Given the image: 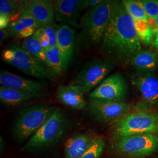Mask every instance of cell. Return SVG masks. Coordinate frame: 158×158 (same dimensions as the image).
I'll return each mask as SVG.
<instances>
[{
    "instance_id": "f1b7e54d",
    "label": "cell",
    "mask_w": 158,
    "mask_h": 158,
    "mask_svg": "<svg viewBox=\"0 0 158 158\" xmlns=\"http://www.w3.org/2000/svg\"><path fill=\"white\" fill-rule=\"evenodd\" d=\"M33 35L37 40H38L40 45H42L43 48L46 51H48L50 49L49 40L48 39L47 36L43 32V31H42L40 28L38 29H37Z\"/></svg>"
},
{
    "instance_id": "d4e9b609",
    "label": "cell",
    "mask_w": 158,
    "mask_h": 158,
    "mask_svg": "<svg viewBox=\"0 0 158 158\" xmlns=\"http://www.w3.org/2000/svg\"><path fill=\"white\" fill-rule=\"evenodd\" d=\"M123 2L130 15L134 19H141L148 21V18L143 6L139 1L124 0Z\"/></svg>"
},
{
    "instance_id": "603a6c76",
    "label": "cell",
    "mask_w": 158,
    "mask_h": 158,
    "mask_svg": "<svg viewBox=\"0 0 158 158\" xmlns=\"http://www.w3.org/2000/svg\"><path fill=\"white\" fill-rule=\"evenodd\" d=\"M136 31L141 42L149 45L152 42L155 32L149 27L147 21L141 19H134Z\"/></svg>"
},
{
    "instance_id": "8fae6325",
    "label": "cell",
    "mask_w": 158,
    "mask_h": 158,
    "mask_svg": "<svg viewBox=\"0 0 158 158\" xmlns=\"http://www.w3.org/2000/svg\"><path fill=\"white\" fill-rule=\"evenodd\" d=\"M0 84L5 87L32 94L38 98L44 96L48 87V83L44 80L26 79L2 69L0 72Z\"/></svg>"
},
{
    "instance_id": "83f0119b",
    "label": "cell",
    "mask_w": 158,
    "mask_h": 158,
    "mask_svg": "<svg viewBox=\"0 0 158 158\" xmlns=\"http://www.w3.org/2000/svg\"><path fill=\"white\" fill-rule=\"evenodd\" d=\"M139 1L143 6L148 19H156L158 16V1L139 0Z\"/></svg>"
},
{
    "instance_id": "9c48e42d",
    "label": "cell",
    "mask_w": 158,
    "mask_h": 158,
    "mask_svg": "<svg viewBox=\"0 0 158 158\" xmlns=\"http://www.w3.org/2000/svg\"><path fill=\"white\" fill-rule=\"evenodd\" d=\"M128 94V86L124 78L117 72L105 79L89 94L90 100L124 102Z\"/></svg>"
},
{
    "instance_id": "484cf974",
    "label": "cell",
    "mask_w": 158,
    "mask_h": 158,
    "mask_svg": "<svg viewBox=\"0 0 158 158\" xmlns=\"http://www.w3.org/2000/svg\"><path fill=\"white\" fill-rule=\"evenodd\" d=\"M106 146L104 139L101 136H97L90 148L79 158H100Z\"/></svg>"
},
{
    "instance_id": "8992f818",
    "label": "cell",
    "mask_w": 158,
    "mask_h": 158,
    "mask_svg": "<svg viewBox=\"0 0 158 158\" xmlns=\"http://www.w3.org/2000/svg\"><path fill=\"white\" fill-rule=\"evenodd\" d=\"M2 60L28 76L54 81L56 76L49 68L21 46H13L2 53Z\"/></svg>"
},
{
    "instance_id": "44dd1931",
    "label": "cell",
    "mask_w": 158,
    "mask_h": 158,
    "mask_svg": "<svg viewBox=\"0 0 158 158\" xmlns=\"http://www.w3.org/2000/svg\"><path fill=\"white\" fill-rule=\"evenodd\" d=\"M21 47L35 57L48 68L46 58V51L43 48L40 42L34 35L23 41Z\"/></svg>"
},
{
    "instance_id": "7a4b0ae2",
    "label": "cell",
    "mask_w": 158,
    "mask_h": 158,
    "mask_svg": "<svg viewBox=\"0 0 158 158\" xmlns=\"http://www.w3.org/2000/svg\"><path fill=\"white\" fill-rule=\"evenodd\" d=\"M113 1L102 0L97 6L85 12L80 21L81 37L91 46L101 45L103 35L109 21Z\"/></svg>"
},
{
    "instance_id": "cb8c5ba5",
    "label": "cell",
    "mask_w": 158,
    "mask_h": 158,
    "mask_svg": "<svg viewBox=\"0 0 158 158\" xmlns=\"http://www.w3.org/2000/svg\"><path fill=\"white\" fill-rule=\"evenodd\" d=\"M23 2V1L12 0H1L0 16L8 17L11 20L18 13L21 15Z\"/></svg>"
},
{
    "instance_id": "7402d4cb",
    "label": "cell",
    "mask_w": 158,
    "mask_h": 158,
    "mask_svg": "<svg viewBox=\"0 0 158 158\" xmlns=\"http://www.w3.org/2000/svg\"><path fill=\"white\" fill-rule=\"evenodd\" d=\"M46 58L48 68L56 76L62 73L66 69L61 53L57 46L46 51Z\"/></svg>"
},
{
    "instance_id": "3957f363",
    "label": "cell",
    "mask_w": 158,
    "mask_h": 158,
    "mask_svg": "<svg viewBox=\"0 0 158 158\" xmlns=\"http://www.w3.org/2000/svg\"><path fill=\"white\" fill-rule=\"evenodd\" d=\"M56 108L46 104H36L21 109L14 121L13 133L17 140L29 139L51 117Z\"/></svg>"
},
{
    "instance_id": "d6986e66",
    "label": "cell",
    "mask_w": 158,
    "mask_h": 158,
    "mask_svg": "<svg viewBox=\"0 0 158 158\" xmlns=\"http://www.w3.org/2000/svg\"><path fill=\"white\" fill-rule=\"evenodd\" d=\"M158 55L149 50H141L132 58L130 64L139 72L152 73L157 68Z\"/></svg>"
},
{
    "instance_id": "52a82bcc",
    "label": "cell",
    "mask_w": 158,
    "mask_h": 158,
    "mask_svg": "<svg viewBox=\"0 0 158 158\" xmlns=\"http://www.w3.org/2000/svg\"><path fill=\"white\" fill-rule=\"evenodd\" d=\"M116 66V63L106 59L94 58L85 63L70 84L79 86L85 94L95 89Z\"/></svg>"
},
{
    "instance_id": "6da1fadb",
    "label": "cell",
    "mask_w": 158,
    "mask_h": 158,
    "mask_svg": "<svg viewBox=\"0 0 158 158\" xmlns=\"http://www.w3.org/2000/svg\"><path fill=\"white\" fill-rule=\"evenodd\" d=\"M141 48L134 19L123 1H113L111 16L100 45L102 55L125 66Z\"/></svg>"
},
{
    "instance_id": "f546056e",
    "label": "cell",
    "mask_w": 158,
    "mask_h": 158,
    "mask_svg": "<svg viewBox=\"0 0 158 158\" xmlns=\"http://www.w3.org/2000/svg\"><path fill=\"white\" fill-rule=\"evenodd\" d=\"M102 0H83L85 9H91L97 6L102 2Z\"/></svg>"
},
{
    "instance_id": "e0dca14e",
    "label": "cell",
    "mask_w": 158,
    "mask_h": 158,
    "mask_svg": "<svg viewBox=\"0 0 158 158\" xmlns=\"http://www.w3.org/2000/svg\"><path fill=\"white\" fill-rule=\"evenodd\" d=\"M76 42V31L71 27L62 25L57 31V46L61 53L66 69L73 56Z\"/></svg>"
},
{
    "instance_id": "5b68a950",
    "label": "cell",
    "mask_w": 158,
    "mask_h": 158,
    "mask_svg": "<svg viewBox=\"0 0 158 158\" xmlns=\"http://www.w3.org/2000/svg\"><path fill=\"white\" fill-rule=\"evenodd\" d=\"M115 138L128 136L158 134V113L152 111H136L113 122Z\"/></svg>"
},
{
    "instance_id": "277c9868",
    "label": "cell",
    "mask_w": 158,
    "mask_h": 158,
    "mask_svg": "<svg viewBox=\"0 0 158 158\" xmlns=\"http://www.w3.org/2000/svg\"><path fill=\"white\" fill-rule=\"evenodd\" d=\"M68 120L60 108H56L51 117L23 147L24 152H35L51 147L64 134Z\"/></svg>"
},
{
    "instance_id": "4316f807",
    "label": "cell",
    "mask_w": 158,
    "mask_h": 158,
    "mask_svg": "<svg viewBox=\"0 0 158 158\" xmlns=\"http://www.w3.org/2000/svg\"><path fill=\"white\" fill-rule=\"evenodd\" d=\"M59 27L60 26L57 25L56 23H54L44 27L40 28L49 40L50 49L57 46V31Z\"/></svg>"
},
{
    "instance_id": "2e32d148",
    "label": "cell",
    "mask_w": 158,
    "mask_h": 158,
    "mask_svg": "<svg viewBox=\"0 0 158 158\" xmlns=\"http://www.w3.org/2000/svg\"><path fill=\"white\" fill-rule=\"evenodd\" d=\"M96 137L87 132L70 136L64 143L65 158H80L90 148Z\"/></svg>"
},
{
    "instance_id": "4dcf8cb0",
    "label": "cell",
    "mask_w": 158,
    "mask_h": 158,
    "mask_svg": "<svg viewBox=\"0 0 158 158\" xmlns=\"http://www.w3.org/2000/svg\"><path fill=\"white\" fill-rule=\"evenodd\" d=\"M10 19L8 17L0 16V29H4L8 28L10 23Z\"/></svg>"
},
{
    "instance_id": "ffe728a7",
    "label": "cell",
    "mask_w": 158,
    "mask_h": 158,
    "mask_svg": "<svg viewBox=\"0 0 158 158\" xmlns=\"http://www.w3.org/2000/svg\"><path fill=\"white\" fill-rule=\"evenodd\" d=\"M40 28L39 24L33 17L27 14H23L17 19L10 23L7 28V31L11 38H18L23 32L29 29L37 30Z\"/></svg>"
},
{
    "instance_id": "836d02e7",
    "label": "cell",
    "mask_w": 158,
    "mask_h": 158,
    "mask_svg": "<svg viewBox=\"0 0 158 158\" xmlns=\"http://www.w3.org/2000/svg\"><path fill=\"white\" fill-rule=\"evenodd\" d=\"M155 20H156V24H157V25L158 26V16L156 17V18L155 19Z\"/></svg>"
},
{
    "instance_id": "ba28073f",
    "label": "cell",
    "mask_w": 158,
    "mask_h": 158,
    "mask_svg": "<svg viewBox=\"0 0 158 158\" xmlns=\"http://www.w3.org/2000/svg\"><path fill=\"white\" fill-rule=\"evenodd\" d=\"M113 150L121 155L145 157L158 149V134H148L115 138Z\"/></svg>"
},
{
    "instance_id": "30bf717a",
    "label": "cell",
    "mask_w": 158,
    "mask_h": 158,
    "mask_svg": "<svg viewBox=\"0 0 158 158\" xmlns=\"http://www.w3.org/2000/svg\"><path fill=\"white\" fill-rule=\"evenodd\" d=\"M87 109L97 121L108 123L114 122L130 114L131 107L125 102L90 100Z\"/></svg>"
},
{
    "instance_id": "ac0fdd59",
    "label": "cell",
    "mask_w": 158,
    "mask_h": 158,
    "mask_svg": "<svg viewBox=\"0 0 158 158\" xmlns=\"http://www.w3.org/2000/svg\"><path fill=\"white\" fill-rule=\"evenodd\" d=\"M38 98L36 96L20 91L0 87V100L7 107L17 108L27 105Z\"/></svg>"
},
{
    "instance_id": "1f68e13d",
    "label": "cell",
    "mask_w": 158,
    "mask_h": 158,
    "mask_svg": "<svg viewBox=\"0 0 158 158\" xmlns=\"http://www.w3.org/2000/svg\"><path fill=\"white\" fill-rule=\"evenodd\" d=\"M10 36L8 31L6 29H1L0 31V42L1 44H2Z\"/></svg>"
},
{
    "instance_id": "9a60e30c",
    "label": "cell",
    "mask_w": 158,
    "mask_h": 158,
    "mask_svg": "<svg viewBox=\"0 0 158 158\" xmlns=\"http://www.w3.org/2000/svg\"><path fill=\"white\" fill-rule=\"evenodd\" d=\"M85 93L76 85H60L56 91L58 102L68 107L82 110L87 106Z\"/></svg>"
},
{
    "instance_id": "4fadbf2b",
    "label": "cell",
    "mask_w": 158,
    "mask_h": 158,
    "mask_svg": "<svg viewBox=\"0 0 158 158\" xmlns=\"http://www.w3.org/2000/svg\"><path fill=\"white\" fill-rule=\"evenodd\" d=\"M132 83L147 104L158 107V77L155 74L138 72L132 76Z\"/></svg>"
},
{
    "instance_id": "d6a6232c",
    "label": "cell",
    "mask_w": 158,
    "mask_h": 158,
    "mask_svg": "<svg viewBox=\"0 0 158 158\" xmlns=\"http://www.w3.org/2000/svg\"><path fill=\"white\" fill-rule=\"evenodd\" d=\"M153 46L156 48V49H157L158 50V26L156 33L155 34V35L154 36V40L153 41Z\"/></svg>"
},
{
    "instance_id": "5bb4252c",
    "label": "cell",
    "mask_w": 158,
    "mask_h": 158,
    "mask_svg": "<svg viewBox=\"0 0 158 158\" xmlns=\"http://www.w3.org/2000/svg\"><path fill=\"white\" fill-rule=\"evenodd\" d=\"M27 14L34 18L40 28L54 23L55 19L53 1L51 0L23 1L22 14Z\"/></svg>"
},
{
    "instance_id": "7c38bea8",
    "label": "cell",
    "mask_w": 158,
    "mask_h": 158,
    "mask_svg": "<svg viewBox=\"0 0 158 158\" xmlns=\"http://www.w3.org/2000/svg\"><path fill=\"white\" fill-rule=\"evenodd\" d=\"M55 18L62 25L80 28L82 12L85 10L83 0L53 1Z\"/></svg>"
}]
</instances>
